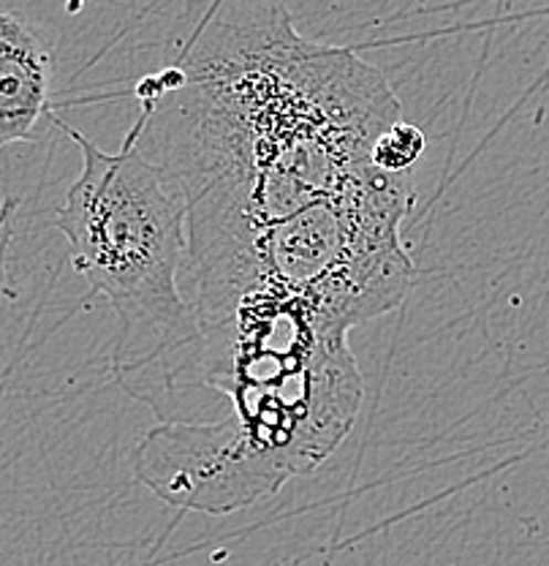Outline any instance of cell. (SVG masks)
I'll return each instance as SVG.
<instances>
[{"instance_id":"obj_6","label":"cell","mask_w":549,"mask_h":566,"mask_svg":"<svg viewBox=\"0 0 549 566\" xmlns=\"http://www.w3.org/2000/svg\"><path fill=\"white\" fill-rule=\"evenodd\" d=\"M424 150H427V137L416 126L400 120L376 139L370 161L383 172H411Z\"/></svg>"},{"instance_id":"obj_7","label":"cell","mask_w":549,"mask_h":566,"mask_svg":"<svg viewBox=\"0 0 549 566\" xmlns=\"http://www.w3.org/2000/svg\"><path fill=\"white\" fill-rule=\"evenodd\" d=\"M17 210H20V199L6 197L0 202V300L14 297V289L9 281V248L14 240V223H17Z\"/></svg>"},{"instance_id":"obj_2","label":"cell","mask_w":549,"mask_h":566,"mask_svg":"<svg viewBox=\"0 0 549 566\" xmlns=\"http://www.w3.org/2000/svg\"><path fill=\"white\" fill-rule=\"evenodd\" d=\"M82 153V172L52 227L68 240L71 262L93 294H104L120 333L112 374L161 420L177 368L199 338L197 311L180 294L188 268V205L161 169L139 153V126L117 153L46 112Z\"/></svg>"},{"instance_id":"obj_3","label":"cell","mask_w":549,"mask_h":566,"mask_svg":"<svg viewBox=\"0 0 549 566\" xmlns=\"http://www.w3.org/2000/svg\"><path fill=\"white\" fill-rule=\"evenodd\" d=\"M226 398L218 420L161 422L134 447V474L163 504L226 515L310 474L348 436L365 385L346 344Z\"/></svg>"},{"instance_id":"obj_4","label":"cell","mask_w":549,"mask_h":566,"mask_svg":"<svg viewBox=\"0 0 549 566\" xmlns=\"http://www.w3.org/2000/svg\"><path fill=\"white\" fill-rule=\"evenodd\" d=\"M416 191L411 172L370 167L332 193L258 232L242 251L193 275L197 318L247 292L299 297L324 322L351 333L405 303L416 268L403 221Z\"/></svg>"},{"instance_id":"obj_5","label":"cell","mask_w":549,"mask_h":566,"mask_svg":"<svg viewBox=\"0 0 549 566\" xmlns=\"http://www.w3.org/2000/svg\"><path fill=\"white\" fill-rule=\"evenodd\" d=\"M52 52L25 17L0 11V147L35 139L50 112Z\"/></svg>"},{"instance_id":"obj_1","label":"cell","mask_w":549,"mask_h":566,"mask_svg":"<svg viewBox=\"0 0 549 566\" xmlns=\"http://www.w3.org/2000/svg\"><path fill=\"white\" fill-rule=\"evenodd\" d=\"M175 61L134 87L137 147L188 205V270L373 167L400 123L381 69L294 28L283 0H193Z\"/></svg>"}]
</instances>
